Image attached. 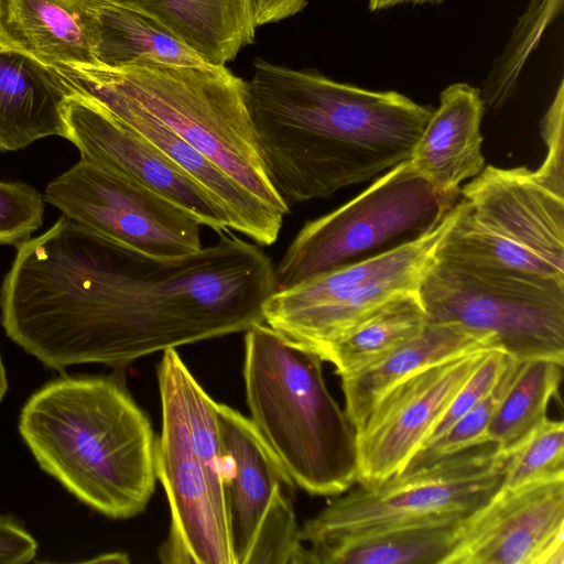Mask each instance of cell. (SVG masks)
I'll use <instances>...</instances> for the list:
<instances>
[{
    "label": "cell",
    "instance_id": "1",
    "mask_svg": "<svg viewBox=\"0 0 564 564\" xmlns=\"http://www.w3.org/2000/svg\"><path fill=\"white\" fill-rule=\"evenodd\" d=\"M248 102L271 182L291 207L364 183L408 160L433 109L258 58Z\"/></svg>",
    "mask_w": 564,
    "mask_h": 564
},
{
    "label": "cell",
    "instance_id": "2",
    "mask_svg": "<svg viewBox=\"0 0 564 564\" xmlns=\"http://www.w3.org/2000/svg\"><path fill=\"white\" fill-rule=\"evenodd\" d=\"M19 433L39 467L90 509L129 519L156 482V436L117 375H64L21 409Z\"/></svg>",
    "mask_w": 564,
    "mask_h": 564
},
{
    "label": "cell",
    "instance_id": "3",
    "mask_svg": "<svg viewBox=\"0 0 564 564\" xmlns=\"http://www.w3.org/2000/svg\"><path fill=\"white\" fill-rule=\"evenodd\" d=\"M322 362L264 322L246 330L250 421L294 485L313 496L335 497L356 482V430L330 394Z\"/></svg>",
    "mask_w": 564,
    "mask_h": 564
},
{
    "label": "cell",
    "instance_id": "4",
    "mask_svg": "<svg viewBox=\"0 0 564 564\" xmlns=\"http://www.w3.org/2000/svg\"><path fill=\"white\" fill-rule=\"evenodd\" d=\"M51 69L66 91L97 88L131 100L270 209L283 217L290 213L262 159L247 82L225 65L83 64Z\"/></svg>",
    "mask_w": 564,
    "mask_h": 564
},
{
    "label": "cell",
    "instance_id": "5",
    "mask_svg": "<svg viewBox=\"0 0 564 564\" xmlns=\"http://www.w3.org/2000/svg\"><path fill=\"white\" fill-rule=\"evenodd\" d=\"M162 424L155 473L170 507V530L159 550L165 564H235L225 494L216 404L176 348L158 366Z\"/></svg>",
    "mask_w": 564,
    "mask_h": 564
},
{
    "label": "cell",
    "instance_id": "6",
    "mask_svg": "<svg viewBox=\"0 0 564 564\" xmlns=\"http://www.w3.org/2000/svg\"><path fill=\"white\" fill-rule=\"evenodd\" d=\"M510 454L482 438L431 464L335 496L305 521L308 552L372 533L467 518L502 488Z\"/></svg>",
    "mask_w": 564,
    "mask_h": 564
},
{
    "label": "cell",
    "instance_id": "7",
    "mask_svg": "<svg viewBox=\"0 0 564 564\" xmlns=\"http://www.w3.org/2000/svg\"><path fill=\"white\" fill-rule=\"evenodd\" d=\"M460 192L437 258L564 283V195L532 170L492 165Z\"/></svg>",
    "mask_w": 564,
    "mask_h": 564
},
{
    "label": "cell",
    "instance_id": "8",
    "mask_svg": "<svg viewBox=\"0 0 564 564\" xmlns=\"http://www.w3.org/2000/svg\"><path fill=\"white\" fill-rule=\"evenodd\" d=\"M419 293L427 321L459 324L520 361L564 364V283L436 257Z\"/></svg>",
    "mask_w": 564,
    "mask_h": 564
},
{
    "label": "cell",
    "instance_id": "9",
    "mask_svg": "<svg viewBox=\"0 0 564 564\" xmlns=\"http://www.w3.org/2000/svg\"><path fill=\"white\" fill-rule=\"evenodd\" d=\"M459 213V200L420 236L362 260L275 290L263 304L273 329L322 359L327 348L390 299L417 292Z\"/></svg>",
    "mask_w": 564,
    "mask_h": 564
},
{
    "label": "cell",
    "instance_id": "10",
    "mask_svg": "<svg viewBox=\"0 0 564 564\" xmlns=\"http://www.w3.org/2000/svg\"><path fill=\"white\" fill-rule=\"evenodd\" d=\"M457 196L432 187L409 159L337 209L307 221L274 268L276 290L360 260L394 239L436 226Z\"/></svg>",
    "mask_w": 564,
    "mask_h": 564
},
{
    "label": "cell",
    "instance_id": "11",
    "mask_svg": "<svg viewBox=\"0 0 564 564\" xmlns=\"http://www.w3.org/2000/svg\"><path fill=\"white\" fill-rule=\"evenodd\" d=\"M43 196L64 216L144 258L177 260L203 248L202 226L177 205L82 159L52 180Z\"/></svg>",
    "mask_w": 564,
    "mask_h": 564
},
{
    "label": "cell",
    "instance_id": "12",
    "mask_svg": "<svg viewBox=\"0 0 564 564\" xmlns=\"http://www.w3.org/2000/svg\"><path fill=\"white\" fill-rule=\"evenodd\" d=\"M489 349L429 366L399 382L378 401L355 429L359 486H376L403 470Z\"/></svg>",
    "mask_w": 564,
    "mask_h": 564
},
{
    "label": "cell",
    "instance_id": "13",
    "mask_svg": "<svg viewBox=\"0 0 564 564\" xmlns=\"http://www.w3.org/2000/svg\"><path fill=\"white\" fill-rule=\"evenodd\" d=\"M62 138L80 159L109 169L161 194L200 226L230 230L224 210L185 172L89 95L67 90L61 104Z\"/></svg>",
    "mask_w": 564,
    "mask_h": 564
},
{
    "label": "cell",
    "instance_id": "14",
    "mask_svg": "<svg viewBox=\"0 0 564 564\" xmlns=\"http://www.w3.org/2000/svg\"><path fill=\"white\" fill-rule=\"evenodd\" d=\"M444 564H564V477L502 486L465 520Z\"/></svg>",
    "mask_w": 564,
    "mask_h": 564
},
{
    "label": "cell",
    "instance_id": "15",
    "mask_svg": "<svg viewBox=\"0 0 564 564\" xmlns=\"http://www.w3.org/2000/svg\"><path fill=\"white\" fill-rule=\"evenodd\" d=\"M225 468V494L235 564H245L274 498L294 482L250 419L216 404Z\"/></svg>",
    "mask_w": 564,
    "mask_h": 564
},
{
    "label": "cell",
    "instance_id": "16",
    "mask_svg": "<svg viewBox=\"0 0 564 564\" xmlns=\"http://www.w3.org/2000/svg\"><path fill=\"white\" fill-rule=\"evenodd\" d=\"M485 104L480 89L465 83L447 86L440 95L409 162L436 191L458 196L463 181L485 167L480 123Z\"/></svg>",
    "mask_w": 564,
    "mask_h": 564
},
{
    "label": "cell",
    "instance_id": "17",
    "mask_svg": "<svg viewBox=\"0 0 564 564\" xmlns=\"http://www.w3.org/2000/svg\"><path fill=\"white\" fill-rule=\"evenodd\" d=\"M0 48L47 67L97 64L90 23L75 0H0Z\"/></svg>",
    "mask_w": 564,
    "mask_h": 564
},
{
    "label": "cell",
    "instance_id": "18",
    "mask_svg": "<svg viewBox=\"0 0 564 564\" xmlns=\"http://www.w3.org/2000/svg\"><path fill=\"white\" fill-rule=\"evenodd\" d=\"M482 348H494L490 339L452 322L427 321L412 339L364 370L341 378L345 411L357 429L378 401L413 373Z\"/></svg>",
    "mask_w": 564,
    "mask_h": 564
},
{
    "label": "cell",
    "instance_id": "19",
    "mask_svg": "<svg viewBox=\"0 0 564 564\" xmlns=\"http://www.w3.org/2000/svg\"><path fill=\"white\" fill-rule=\"evenodd\" d=\"M65 95L51 67L0 48V151H18L43 138L62 137Z\"/></svg>",
    "mask_w": 564,
    "mask_h": 564
},
{
    "label": "cell",
    "instance_id": "20",
    "mask_svg": "<svg viewBox=\"0 0 564 564\" xmlns=\"http://www.w3.org/2000/svg\"><path fill=\"white\" fill-rule=\"evenodd\" d=\"M159 21L205 62L226 65L254 40L251 0H105Z\"/></svg>",
    "mask_w": 564,
    "mask_h": 564
},
{
    "label": "cell",
    "instance_id": "21",
    "mask_svg": "<svg viewBox=\"0 0 564 564\" xmlns=\"http://www.w3.org/2000/svg\"><path fill=\"white\" fill-rule=\"evenodd\" d=\"M75 1L89 20L94 55L99 65L207 63L172 30L140 11L105 0Z\"/></svg>",
    "mask_w": 564,
    "mask_h": 564
},
{
    "label": "cell",
    "instance_id": "22",
    "mask_svg": "<svg viewBox=\"0 0 564 564\" xmlns=\"http://www.w3.org/2000/svg\"><path fill=\"white\" fill-rule=\"evenodd\" d=\"M467 518L405 525L344 541L308 552L311 564H444Z\"/></svg>",
    "mask_w": 564,
    "mask_h": 564
},
{
    "label": "cell",
    "instance_id": "23",
    "mask_svg": "<svg viewBox=\"0 0 564 564\" xmlns=\"http://www.w3.org/2000/svg\"><path fill=\"white\" fill-rule=\"evenodd\" d=\"M426 323L419 291L397 295L332 344L322 360L340 378L355 375L415 337Z\"/></svg>",
    "mask_w": 564,
    "mask_h": 564
},
{
    "label": "cell",
    "instance_id": "24",
    "mask_svg": "<svg viewBox=\"0 0 564 564\" xmlns=\"http://www.w3.org/2000/svg\"><path fill=\"white\" fill-rule=\"evenodd\" d=\"M564 364L536 358L521 361L499 402L486 437L511 454L547 417L551 399L558 391Z\"/></svg>",
    "mask_w": 564,
    "mask_h": 564
},
{
    "label": "cell",
    "instance_id": "25",
    "mask_svg": "<svg viewBox=\"0 0 564 564\" xmlns=\"http://www.w3.org/2000/svg\"><path fill=\"white\" fill-rule=\"evenodd\" d=\"M562 7L563 0H529L484 80L485 106L500 108L513 96L525 63Z\"/></svg>",
    "mask_w": 564,
    "mask_h": 564
},
{
    "label": "cell",
    "instance_id": "26",
    "mask_svg": "<svg viewBox=\"0 0 564 564\" xmlns=\"http://www.w3.org/2000/svg\"><path fill=\"white\" fill-rule=\"evenodd\" d=\"M520 362L510 358L495 389L440 436L421 446L402 471L422 468L444 455L486 438L489 422L513 380Z\"/></svg>",
    "mask_w": 564,
    "mask_h": 564
},
{
    "label": "cell",
    "instance_id": "27",
    "mask_svg": "<svg viewBox=\"0 0 564 564\" xmlns=\"http://www.w3.org/2000/svg\"><path fill=\"white\" fill-rule=\"evenodd\" d=\"M556 477H564V423L546 417L510 454L503 486L516 488Z\"/></svg>",
    "mask_w": 564,
    "mask_h": 564
},
{
    "label": "cell",
    "instance_id": "28",
    "mask_svg": "<svg viewBox=\"0 0 564 564\" xmlns=\"http://www.w3.org/2000/svg\"><path fill=\"white\" fill-rule=\"evenodd\" d=\"M293 494L281 491L267 512L245 564H311L301 538L292 502Z\"/></svg>",
    "mask_w": 564,
    "mask_h": 564
},
{
    "label": "cell",
    "instance_id": "29",
    "mask_svg": "<svg viewBox=\"0 0 564 564\" xmlns=\"http://www.w3.org/2000/svg\"><path fill=\"white\" fill-rule=\"evenodd\" d=\"M45 199L24 182L0 181V246H18L42 223Z\"/></svg>",
    "mask_w": 564,
    "mask_h": 564
},
{
    "label": "cell",
    "instance_id": "30",
    "mask_svg": "<svg viewBox=\"0 0 564 564\" xmlns=\"http://www.w3.org/2000/svg\"><path fill=\"white\" fill-rule=\"evenodd\" d=\"M510 358L500 349H489L480 365L458 390L425 443L440 436L486 398L498 384Z\"/></svg>",
    "mask_w": 564,
    "mask_h": 564
},
{
    "label": "cell",
    "instance_id": "31",
    "mask_svg": "<svg viewBox=\"0 0 564 564\" xmlns=\"http://www.w3.org/2000/svg\"><path fill=\"white\" fill-rule=\"evenodd\" d=\"M541 134L546 154L534 171L551 189L564 195V82L560 80L555 96L541 120Z\"/></svg>",
    "mask_w": 564,
    "mask_h": 564
},
{
    "label": "cell",
    "instance_id": "32",
    "mask_svg": "<svg viewBox=\"0 0 564 564\" xmlns=\"http://www.w3.org/2000/svg\"><path fill=\"white\" fill-rule=\"evenodd\" d=\"M37 554V542L12 514L0 513V564H24Z\"/></svg>",
    "mask_w": 564,
    "mask_h": 564
},
{
    "label": "cell",
    "instance_id": "33",
    "mask_svg": "<svg viewBox=\"0 0 564 564\" xmlns=\"http://www.w3.org/2000/svg\"><path fill=\"white\" fill-rule=\"evenodd\" d=\"M308 0H251L254 26L279 22L301 12Z\"/></svg>",
    "mask_w": 564,
    "mask_h": 564
},
{
    "label": "cell",
    "instance_id": "34",
    "mask_svg": "<svg viewBox=\"0 0 564 564\" xmlns=\"http://www.w3.org/2000/svg\"><path fill=\"white\" fill-rule=\"evenodd\" d=\"M444 0H368L371 11H380L401 4H438Z\"/></svg>",
    "mask_w": 564,
    "mask_h": 564
},
{
    "label": "cell",
    "instance_id": "35",
    "mask_svg": "<svg viewBox=\"0 0 564 564\" xmlns=\"http://www.w3.org/2000/svg\"><path fill=\"white\" fill-rule=\"evenodd\" d=\"M86 563H101V564H108V563H129V556L126 553L122 552H111V553H104L100 555H97L90 560H86Z\"/></svg>",
    "mask_w": 564,
    "mask_h": 564
},
{
    "label": "cell",
    "instance_id": "36",
    "mask_svg": "<svg viewBox=\"0 0 564 564\" xmlns=\"http://www.w3.org/2000/svg\"><path fill=\"white\" fill-rule=\"evenodd\" d=\"M8 388H9V386H8L7 372H6V368H4L1 352H0V402L6 397Z\"/></svg>",
    "mask_w": 564,
    "mask_h": 564
}]
</instances>
